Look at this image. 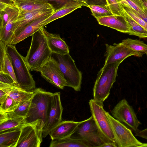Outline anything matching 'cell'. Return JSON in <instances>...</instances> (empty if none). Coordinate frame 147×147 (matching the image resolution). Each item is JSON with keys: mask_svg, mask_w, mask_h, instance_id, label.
<instances>
[{"mask_svg": "<svg viewBox=\"0 0 147 147\" xmlns=\"http://www.w3.org/2000/svg\"><path fill=\"white\" fill-rule=\"evenodd\" d=\"M123 14L129 26V35L137 36L141 38H147L146 30L133 19L123 9Z\"/></svg>", "mask_w": 147, "mask_h": 147, "instance_id": "cell-25", "label": "cell"}, {"mask_svg": "<svg viewBox=\"0 0 147 147\" xmlns=\"http://www.w3.org/2000/svg\"><path fill=\"white\" fill-rule=\"evenodd\" d=\"M106 114L111 124L115 142L118 147H147V143L138 140L131 130L114 118L108 112Z\"/></svg>", "mask_w": 147, "mask_h": 147, "instance_id": "cell-6", "label": "cell"}, {"mask_svg": "<svg viewBox=\"0 0 147 147\" xmlns=\"http://www.w3.org/2000/svg\"><path fill=\"white\" fill-rule=\"evenodd\" d=\"M7 50L11 57L18 85L26 91H34L36 88L35 82L30 73L25 57L19 53L14 45H7Z\"/></svg>", "mask_w": 147, "mask_h": 147, "instance_id": "cell-4", "label": "cell"}, {"mask_svg": "<svg viewBox=\"0 0 147 147\" xmlns=\"http://www.w3.org/2000/svg\"><path fill=\"white\" fill-rule=\"evenodd\" d=\"M107 5L113 15H122L123 9L118 0H105Z\"/></svg>", "mask_w": 147, "mask_h": 147, "instance_id": "cell-34", "label": "cell"}, {"mask_svg": "<svg viewBox=\"0 0 147 147\" xmlns=\"http://www.w3.org/2000/svg\"><path fill=\"white\" fill-rule=\"evenodd\" d=\"M135 136L147 140V128L142 130H139L136 133Z\"/></svg>", "mask_w": 147, "mask_h": 147, "instance_id": "cell-38", "label": "cell"}, {"mask_svg": "<svg viewBox=\"0 0 147 147\" xmlns=\"http://www.w3.org/2000/svg\"><path fill=\"white\" fill-rule=\"evenodd\" d=\"M83 6L80 3L75 1L66 3L55 10L54 13L46 20L45 23L47 25L53 21L64 17L77 9L81 8Z\"/></svg>", "mask_w": 147, "mask_h": 147, "instance_id": "cell-23", "label": "cell"}, {"mask_svg": "<svg viewBox=\"0 0 147 147\" xmlns=\"http://www.w3.org/2000/svg\"><path fill=\"white\" fill-rule=\"evenodd\" d=\"M50 16H47L37 19L27 25L21 31L14 36L10 44L15 45L32 36L41 28L46 25L45 21Z\"/></svg>", "mask_w": 147, "mask_h": 147, "instance_id": "cell-17", "label": "cell"}, {"mask_svg": "<svg viewBox=\"0 0 147 147\" xmlns=\"http://www.w3.org/2000/svg\"><path fill=\"white\" fill-rule=\"evenodd\" d=\"M54 54L55 59L67 83V86L76 91H80L82 84V72L77 67L69 53L65 55Z\"/></svg>", "mask_w": 147, "mask_h": 147, "instance_id": "cell-5", "label": "cell"}, {"mask_svg": "<svg viewBox=\"0 0 147 147\" xmlns=\"http://www.w3.org/2000/svg\"><path fill=\"white\" fill-rule=\"evenodd\" d=\"M144 7L147 9V0H140Z\"/></svg>", "mask_w": 147, "mask_h": 147, "instance_id": "cell-43", "label": "cell"}, {"mask_svg": "<svg viewBox=\"0 0 147 147\" xmlns=\"http://www.w3.org/2000/svg\"><path fill=\"white\" fill-rule=\"evenodd\" d=\"M49 47L53 53L65 55L69 53L68 47L59 34L48 32L44 27L41 28Z\"/></svg>", "mask_w": 147, "mask_h": 147, "instance_id": "cell-19", "label": "cell"}, {"mask_svg": "<svg viewBox=\"0 0 147 147\" xmlns=\"http://www.w3.org/2000/svg\"><path fill=\"white\" fill-rule=\"evenodd\" d=\"M32 36L31 45L25 60L30 70L40 72L42 67L52 57L53 53L41 28Z\"/></svg>", "mask_w": 147, "mask_h": 147, "instance_id": "cell-1", "label": "cell"}, {"mask_svg": "<svg viewBox=\"0 0 147 147\" xmlns=\"http://www.w3.org/2000/svg\"><path fill=\"white\" fill-rule=\"evenodd\" d=\"M27 114L24 118L25 124L38 120L42 131L50 112L53 93L40 88L34 90Z\"/></svg>", "mask_w": 147, "mask_h": 147, "instance_id": "cell-2", "label": "cell"}, {"mask_svg": "<svg viewBox=\"0 0 147 147\" xmlns=\"http://www.w3.org/2000/svg\"><path fill=\"white\" fill-rule=\"evenodd\" d=\"M117 147L118 146L116 143L114 142H110L105 143L100 146V147Z\"/></svg>", "mask_w": 147, "mask_h": 147, "instance_id": "cell-41", "label": "cell"}, {"mask_svg": "<svg viewBox=\"0 0 147 147\" xmlns=\"http://www.w3.org/2000/svg\"><path fill=\"white\" fill-rule=\"evenodd\" d=\"M92 15L97 19L113 15L106 5L90 4L88 5Z\"/></svg>", "mask_w": 147, "mask_h": 147, "instance_id": "cell-27", "label": "cell"}, {"mask_svg": "<svg viewBox=\"0 0 147 147\" xmlns=\"http://www.w3.org/2000/svg\"><path fill=\"white\" fill-rule=\"evenodd\" d=\"M96 20L100 25L109 27L124 33L129 34V26L123 14L113 15Z\"/></svg>", "mask_w": 147, "mask_h": 147, "instance_id": "cell-18", "label": "cell"}, {"mask_svg": "<svg viewBox=\"0 0 147 147\" xmlns=\"http://www.w3.org/2000/svg\"><path fill=\"white\" fill-rule=\"evenodd\" d=\"M55 10L54 7L19 11L17 19L13 25V37L32 22L43 17L51 16L54 13Z\"/></svg>", "mask_w": 147, "mask_h": 147, "instance_id": "cell-14", "label": "cell"}, {"mask_svg": "<svg viewBox=\"0 0 147 147\" xmlns=\"http://www.w3.org/2000/svg\"><path fill=\"white\" fill-rule=\"evenodd\" d=\"M15 5L18 8L19 11H32L43 9L54 8L51 4L47 2L28 3L20 5Z\"/></svg>", "mask_w": 147, "mask_h": 147, "instance_id": "cell-29", "label": "cell"}, {"mask_svg": "<svg viewBox=\"0 0 147 147\" xmlns=\"http://www.w3.org/2000/svg\"><path fill=\"white\" fill-rule=\"evenodd\" d=\"M43 138L40 121L25 124L21 128L16 147H39Z\"/></svg>", "mask_w": 147, "mask_h": 147, "instance_id": "cell-8", "label": "cell"}, {"mask_svg": "<svg viewBox=\"0 0 147 147\" xmlns=\"http://www.w3.org/2000/svg\"><path fill=\"white\" fill-rule=\"evenodd\" d=\"M121 4L126 5L141 14L144 7L140 0H118Z\"/></svg>", "mask_w": 147, "mask_h": 147, "instance_id": "cell-33", "label": "cell"}, {"mask_svg": "<svg viewBox=\"0 0 147 147\" xmlns=\"http://www.w3.org/2000/svg\"><path fill=\"white\" fill-rule=\"evenodd\" d=\"M123 61L104 65L98 72L93 89V100L103 104L110 94V91L117 76V71Z\"/></svg>", "mask_w": 147, "mask_h": 147, "instance_id": "cell-3", "label": "cell"}, {"mask_svg": "<svg viewBox=\"0 0 147 147\" xmlns=\"http://www.w3.org/2000/svg\"><path fill=\"white\" fill-rule=\"evenodd\" d=\"M84 121H62L51 130L49 135L52 140L68 138L76 133Z\"/></svg>", "mask_w": 147, "mask_h": 147, "instance_id": "cell-16", "label": "cell"}, {"mask_svg": "<svg viewBox=\"0 0 147 147\" xmlns=\"http://www.w3.org/2000/svg\"><path fill=\"white\" fill-rule=\"evenodd\" d=\"M89 104L91 116L105 142L115 143L114 136L106 115V111L103 108V104L97 102L92 99L90 100Z\"/></svg>", "mask_w": 147, "mask_h": 147, "instance_id": "cell-7", "label": "cell"}, {"mask_svg": "<svg viewBox=\"0 0 147 147\" xmlns=\"http://www.w3.org/2000/svg\"><path fill=\"white\" fill-rule=\"evenodd\" d=\"M60 92L53 93L51 105L47 120L43 129V137L45 138L62 121L63 110L60 98Z\"/></svg>", "mask_w": 147, "mask_h": 147, "instance_id": "cell-13", "label": "cell"}, {"mask_svg": "<svg viewBox=\"0 0 147 147\" xmlns=\"http://www.w3.org/2000/svg\"><path fill=\"white\" fill-rule=\"evenodd\" d=\"M25 124L24 118L8 117L0 123V133L4 131L21 128Z\"/></svg>", "mask_w": 147, "mask_h": 147, "instance_id": "cell-26", "label": "cell"}, {"mask_svg": "<svg viewBox=\"0 0 147 147\" xmlns=\"http://www.w3.org/2000/svg\"><path fill=\"white\" fill-rule=\"evenodd\" d=\"M106 51L105 54L104 65L123 61L131 56L141 57L144 54L134 50L123 44L121 42L114 43L113 45L105 44Z\"/></svg>", "mask_w": 147, "mask_h": 147, "instance_id": "cell-11", "label": "cell"}, {"mask_svg": "<svg viewBox=\"0 0 147 147\" xmlns=\"http://www.w3.org/2000/svg\"><path fill=\"white\" fill-rule=\"evenodd\" d=\"M123 9L135 21L147 30V23L142 19L135 14L130 7L125 4H121Z\"/></svg>", "mask_w": 147, "mask_h": 147, "instance_id": "cell-35", "label": "cell"}, {"mask_svg": "<svg viewBox=\"0 0 147 147\" xmlns=\"http://www.w3.org/2000/svg\"><path fill=\"white\" fill-rule=\"evenodd\" d=\"M0 82L10 84H16L18 85L10 75L1 72H0Z\"/></svg>", "mask_w": 147, "mask_h": 147, "instance_id": "cell-36", "label": "cell"}, {"mask_svg": "<svg viewBox=\"0 0 147 147\" xmlns=\"http://www.w3.org/2000/svg\"><path fill=\"white\" fill-rule=\"evenodd\" d=\"M21 128L11 129L0 133V147H16Z\"/></svg>", "mask_w": 147, "mask_h": 147, "instance_id": "cell-22", "label": "cell"}, {"mask_svg": "<svg viewBox=\"0 0 147 147\" xmlns=\"http://www.w3.org/2000/svg\"><path fill=\"white\" fill-rule=\"evenodd\" d=\"M42 76L49 83L62 89L67 83L56 60L52 57L42 67Z\"/></svg>", "mask_w": 147, "mask_h": 147, "instance_id": "cell-12", "label": "cell"}, {"mask_svg": "<svg viewBox=\"0 0 147 147\" xmlns=\"http://www.w3.org/2000/svg\"><path fill=\"white\" fill-rule=\"evenodd\" d=\"M88 5L90 4L106 5L105 0H88Z\"/></svg>", "mask_w": 147, "mask_h": 147, "instance_id": "cell-39", "label": "cell"}, {"mask_svg": "<svg viewBox=\"0 0 147 147\" xmlns=\"http://www.w3.org/2000/svg\"><path fill=\"white\" fill-rule=\"evenodd\" d=\"M31 98H32L20 105L13 111L6 113L7 118L23 117L25 118L28 112Z\"/></svg>", "mask_w": 147, "mask_h": 147, "instance_id": "cell-30", "label": "cell"}, {"mask_svg": "<svg viewBox=\"0 0 147 147\" xmlns=\"http://www.w3.org/2000/svg\"><path fill=\"white\" fill-rule=\"evenodd\" d=\"M7 118V115L6 113L0 111V123L3 122Z\"/></svg>", "mask_w": 147, "mask_h": 147, "instance_id": "cell-42", "label": "cell"}, {"mask_svg": "<svg viewBox=\"0 0 147 147\" xmlns=\"http://www.w3.org/2000/svg\"><path fill=\"white\" fill-rule=\"evenodd\" d=\"M115 119L129 127L135 133L141 124L132 107L125 98L120 100L111 111Z\"/></svg>", "mask_w": 147, "mask_h": 147, "instance_id": "cell-9", "label": "cell"}, {"mask_svg": "<svg viewBox=\"0 0 147 147\" xmlns=\"http://www.w3.org/2000/svg\"><path fill=\"white\" fill-rule=\"evenodd\" d=\"M10 3V5L4 10L8 14L7 22L4 26L0 28V41L7 45L10 44L13 36V25L19 13L18 8L13 4Z\"/></svg>", "mask_w": 147, "mask_h": 147, "instance_id": "cell-15", "label": "cell"}, {"mask_svg": "<svg viewBox=\"0 0 147 147\" xmlns=\"http://www.w3.org/2000/svg\"><path fill=\"white\" fill-rule=\"evenodd\" d=\"M76 133L92 147H100L106 143L92 116L84 120L79 126Z\"/></svg>", "mask_w": 147, "mask_h": 147, "instance_id": "cell-10", "label": "cell"}, {"mask_svg": "<svg viewBox=\"0 0 147 147\" xmlns=\"http://www.w3.org/2000/svg\"><path fill=\"white\" fill-rule=\"evenodd\" d=\"M0 12L4 11L10 4V3H7L3 1H0Z\"/></svg>", "mask_w": 147, "mask_h": 147, "instance_id": "cell-40", "label": "cell"}, {"mask_svg": "<svg viewBox=\"0 0 147 147\" xmlns=\"http://www.w3.org/2000/svg\"><path fill=\"white\" fill-rule=\"evenodd\" d=\"M121 42L134 50L146 54L147 56V45L143 41L127 38L123 40Z\"/></svg>", "mask_w": 147, "mask_h": 147, "instance_id": "cell-28", "label": "cell"}, {"mask_svg": "<svg viewBox=\"0 0 147 147\" xmlns=\"http://www.w3.org/2000/svg\"><path fill=\"white\" fill-rule=\"evenodd\" d=\"M11 3L15 5H20L24 4L32 3H38L53 1L58 3L64 4L69 2L74 1L73 0H9Z\"/></svg>", "mask_w": 147, "mask_h": 147, "instance_id": "cell-32", "label": "cell"}, {"mask_svg": "<svg viewBox=\"0 0 147 147\" xmlns=\"http://www.w3.org/2000/svg\"><path fill=\"white\" fill-rule=\"evenodd\" d=\"M50 147H92L80 136H72L61 139L52 140Z\"/></svg>", "mask_w": 147, "mask_h": 147, "instance_id": "cell-21", "label": "cell"}, {"mask_svg": "<svg viewBox=\"0 0 147 147\" xmlns=\"http://www.w3.org/2000/svg\"><path fill=\"white\" fill-rule=\"evenodd\" d=\"M7 45L0 41V72L10 75L19 86L15 74L11 57L7 51Z\"/></svg>", "mask_w": 147, "mask_h": 147, "instance_id": "cell-20", "label": "cell"}, {"mask_svg": "<svg viewBox=\"0 0 147 147\" xmlns=\"http://www.w3.org/2000/svg\"><path fill=\"white\" fill-rule=\"evenodd\" d=\"M20 105L9 96L0 106V111L8 113L13 111Z\"/></svg>", "mask_w": 147, "mask_h": 147, "instance_id": "cell-31", "label": "cell"}, {"mask_svg": "<svg viewBox=\"0 0 147 147\" xmlns=\"http://www.w3.org/2000/svg\"><path fill=\"white\" fill-rule=\"evenodd\" d=\"M132 11L136 15L142 19L144 21L147 23V9L144 7L143 13L140 14L136 11L130 7Z\"/></svg>", "mask_w": 147, "mask_h": 147, "instance_id": "cell-37", "label": "cell"}, {"mask_svg": "<svg viewBox=\"0 0 147 147\" xmlns=\"http://www.w3.org/2000/svg\"><path fill=\"white\" fill-rule=\"evenodd\" d=\"M8 84L10 89L9 96L19 105L30 99L34 95V91H26L16 84Z\"/></svg>", "mask_w": 147, "mask_h": 147, "instance_id": "cell-24", "label": "cell"}]
</instances>
